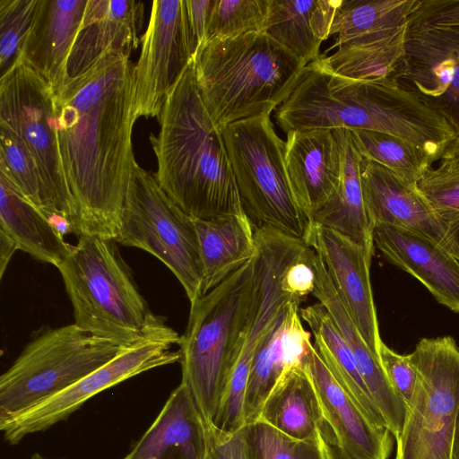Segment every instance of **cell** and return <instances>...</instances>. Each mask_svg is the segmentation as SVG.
<instances>
[{
  "mask_svg": "<svg viewBox=\"0 0 459 459\" xmlns=\"http://www.w3.org/2000/svg\"><path fill=\"white\" fill-rule=\"evenodd\" d=\"M58 146L79 235L115 240L135 163L134 65L110 51L54 93Z\"/></svg>",
  "mask_w": 459,
  "mask_h": 459,
  "instance_id": "cell-1",
  "label": "cell"
},
{
  "mask_svg": "<svg viewBox=\"0 0 459 459\" xmlns=\"http://www.w3.org/2000/svg\"><path fill=\"white\" fill-rule=\"evenodd\" d=\"M285 167L293 195L309 221L336 192L342 173L338 129L290 131L285 141Z\"/></svg>",
  "mask_w": 459,
  "mask_h": 459,
  "instance_id": "cell-17",
  "label": "cell"
},
{
  "mask_svg": "<svg viewBox=\"0 0 459 459\" xmlns=\"http://www.w3.org/2000/svg\"><path fill=\"white\" fill-rule=\"evenodd\" d=\"M333 451H334L336 459H348L343 455H342L333 446Z\"/></svg>",
  "mask_w": 459,
  "mask_h": 459,
  "instance_id": "cell-50",
  "label": "cell"
},
{
  "mask_svg": "<svg viewBox=\"0 0 459 459\" xmlns=\"http://www.w3.org/2000/svg\"><path fill=\"white\" fill-rule=\"evenodd\" d=\"M408 24L384 38L343 46L328 56H319L332 73L360 81L399 83L405 66Z\"/></svg>",
  "mask_w": 459,
  "mask_h": 459,
  "instance_id": "cell-30",
  "label": "cell"
},
{
  "mask_svg": "<svg viewBox=\"0 0 459 459\" xmlns=\"http://www.w3.org/2000/svg\"><path fill=\"white\" fill-rule=\"evenodd\" d=\"M314 382L333 446L348 459H388L393 438L341 386L312 344L304 360Z\"/></svg>",
  "mask_w": 459,
  "mask_h": 459,
  "instance_id": "cell-16",
  "label": "cell"
},
{
  "mask_svg": "<svg viewBox=\"0 0 459 459\" xmlns=\"http://www.w3.org/2000/svg\"><path fill=\"white\" fill-rule=\"evenodd\" d=\"M305 242L322 257L344 307L373 353L383 342L370 282L372 256L328 228L312 223Z\"/></svg>",
  "mask_w": 459,
  "mask_h": 459,
  "instance_id": "cell-14",
  "label": "cell"
},
{
  "mask_svg": "<svg viewBox=\"0 0 459 459\" xmlns=\"http://www.w3.org/2000/svg\"><path fill=\"white\" fill-rule=\"evenodd\" d=\"M38 0H0V68L17 59L34 17Z\"/></svg>",
  "mask_w": 459,
  "mask_h": 459,
  "instance_id": "cell-36",
  "label": "cell"
},
{
  "mask_svg": "<svg viewBox=\"0 0 459 459\" xmlns=\"http://www.w3.org/2000/svg\"><path fill=\"white\" fill-rule=\"evenodd\" d=\"M417 186L449 230L459 226L458 177L432 167Z\"/></svg>",
  "mask_w": 459,
  "mask_h": 459,
  "instance_id": "cell-37",
  "label": "cell"
},
{
  "mask_svg": "<svg viewBox=\"0 0 459 459\" xmlns=\"http://www.w3.org/2000/svg\"><path fill=\"white\" fill-rule=\"evenodd\" d=\"M257 420L294 439L324 437L333 446L314 382L303 362L284 372L266 398Z\"/></svg>",
  "mask_w": 459,
  "mask_h": 459,
  "instance_id": "cell-24",
  "label": "cell"
},
{
  "mask_svg": "<svg viewBox=\"0 0 459 459\" xmlns=\"http://www.w3.org/2000/svg\"><path fill=\"white\" fill-rule=\"evenodd\" d=\"M351 134L364 159L384 166L405 183L417 186L432 168L429 154L401 138L363 129Z\"/></svg>",
  "mask_w": 459,
  "mask_h": 459,
  "instance_id": "cell-32",
  "label": "cell"
},
{
  "mask_svg": "<svg viewBox=\"0 0 459 459\" xmlns=\"http://www.w3.org/2000/svg\"><path fill=\"white\" fill-rule=\"evenodd\" d=\"M206 294L253 259L255 230L245 213L212 220L194 219Z\"/></svg>",
  "mask_w": 459,
  "mask_h": 459,
  "instance_id": "cell-27",
  "label": "cell"
},
{
  "mask_svg": "<svg viewBox=\"0 0 459 459\" xmlns=\"http://www.w3.org/2000/svg\"><path fill=\"white\" fill-rule=\"evenodd\" d=\"M361 183L372 229L377 224H385L411 231L456 255L448 227L417 186L405 183L384 166L366 159L363 160Z\"/></svg>",
  "mask_w": 459,
  "mask_h": 459,
  "instance_id": "cell-15",
  "label": "cell"
},
{
  "mask_svg": "<svg viewBox=\"0 0 459 459\" xmlns=\"http://www.w3.org/2000/svg\"><path fill=\"white\" fill-rule=\"evenodd\" d=\"M438 169L442 170V171H445L446 173H449L451 175H454V176H456L459 178V167L458 168H449V169H446V168H440V167H437Z\"/></svg>",
  "mask_w": 459,
  "mask_h": 459,
  "instance_id": "cell-48",
  "label": "cell"
},
{
  "mask_svg": "<svg viewBox=\"0 0 459 459\" xmlns=\"http://www.w3.org/2000/svg\"><path fill=\"white\" fill-rule=\"evenodd\" d=\"M51 226L63 238L67 234H75L76 229L72 221L63 214L54 213L47 217Z\"/></svg>",
  "mask_w": 459,
  "mask_h": 459,
  "instance_id": "cell-45",
  "label": "cell"
},
{
  "mask_svg": "<svg viewBox=\"0 0 459 459\" xmlns=\"http://www.w3.org/2000/svg\"><path fill=\"white\" fill-rule=\"evenodd\" d=\"M269 0H215L207 40L264 32Z\"/></svg>",
  "mask_w": 459,
  "mask_h": 459,
  "instance_id": "cell-35",
  "label": "cell"
},
{
  "mask_svg": "<svg viewBox=\"0 0 459 459\" xmlns=\"http://www.w3.org/2000/svg\"><path fill=\"white\" fill-rule=\"evenodd\" d=\"M338 130L342 146L341 181L330 201L314 215L312 223L336 231L373 256V229L367 212L361 183L364 159L351 131Z\"/></svg>",
  "mask_w": 459,
  "mask_h": 459,
  "instance_id": "cell-26",
  "label": "cell"
},
{
  "mask_svg": "<svg viewBox=\"0 0 459 459\" xmlns=\"http://www.w3.org/2000/svg\"><path fill=\"white\" fill-rule=\"evenodd\" d=\"M0 125L26 145L35 160L56 213L67 217L79 235V210L64 171L50 84L17 57L0 78Z\"/></svg>",
  "mask_w": 459,
  "mask_h": 459,
  "instance_id": "cell-10",
  "label": "cell"
},
{
  "mask_svg": "<svg viewBox=\"0 0 459 459\" xmlns=\"http://www.w3.org/2000/svg\"><path fill=\"white\" fill-rule=\"evenodd\" d=\"M207 430L187 386L180 383L123 459H204Z\"/></svg>",
  "mask_w": 459,
  "mask_h": 459,
  "instance_id": "cell-23",
  "label": "cell"
},
{
  "mask_svg": "<svg viewBox=\"0 0 459 459\" xmlns=\"http://www.w3.org/2000/svg\"><path fill=\"white\" fill-rule=\"evenodd\" d=\"M57 269L79 328L120 347L143 336L152 312L114 240L78 237Z\"/></svg>",
  "mask_w": 459,
  "mask_h": 459,
  "instance_id": "cell-5",
  "label": "cell"
},
{
  "mask_svg": "<svg viewBox=\"0 0 459 459\" xmlns=\"http://www.w3.org/2000/svg\"><path fill=\"white\" fill-rule=\"evenodd\" d=\"M179 340L165 317L152 313L143 336L132 345L122 347L110 361L65 390L0 423L4 440L16 445L28 435L65 420L103 390L150 369L179 362V350H171Z\"/></svg>",
  "mask_w": 459,
  "mask_h": 459,
  "instance_id": "cell-11",
  "label": "cell"
},
{
  "mask_svg": "<svg viewBox=\"0 0 459 459\" xmlns=\"http://www.w3.org/2000/svg\"><path fill=\"white\" fill-rule=\"evenodd\" d=\"M19 249L16 242L0 230V277L3 278L6 266L14 252Z\"/></svg>",
  "mask_w": 459,
  "mask_h": 459,
  "instance_id": "cell-43",
  "label": "cell"
},
{
  "mask_svg": "<svg viewBox=\"0 0 459 459\" xmlns=\"http://www.w3.org/2000/svg\"><path fill=\"white\" fill-rule=\"evenodd\" d=\"M314 266L316 286L312 294L327 309L351 349L361 377L385 422L386 429L394 437H398L404 424L407 407L390 385L379 359L359 333L330 278L322 257L316 252Z\"/></svg>",
  "mask_w": 459,
  "mask_h": 459,
  "instance_id": "cell-22",
  "label": "cell"
},
{
  "mask_svg": "<svg viewBox=\"0 0 459 459\" xmlns=\"http://www.w3.org/2000/svg\"><path fill=\"white\" fill-rule=\"evenodd\" d=\"M342 0H269L264 32L306 65L316 60Z\"/></svg>",
  "mask_w": 459,
  "mask_h": 459,
  "instance_id": "cell-25",
  "label": "cell"
},
{
  "mask_svg": "<svg viewBox=\"0 0 459 459\" xmlns=\"http://www.w3.org/2000/svg\"><path fill=\"white\" fill-rule=\"evenodd\" d=\"M195 49L186 0H156L134 65V109L138 117H159Z\"/></svg>",
  "mask_w": 459,
  "mask_h": 459,
  "instance_id": "cell-12",
  "label": "cell"
},
{
  "mask_svg": "<svg viewBox=\"0 0 459 459\" xmlns=\"http://www.w3.org/2000/svg\"><path fill=\"white\" fill-rule=\"evenodd\" d=\"M459 25V0H420L409 25Z\"/></svg>",
  "mask_w": 459,
  "mask_h": 459,
  "instance_id": "cell-41",
  "label": "cell"
},
{
  "mask_svg": "<svg viewBox=\"0 0 459 459\" xmlns=\"http://www.w3.org/2000/svg\"><path fill=\"white\" fill-rule=\"evenodd\" d=\"M114 241L157 257L181 283L190 304L203 296L201 259L193 218L168 196L155 174L136 161Z\"/></svg>",
  "mask_w": 459,
  "mask_h": 459,
  "instance_id": "cell-8",
  "label": "cell"
},
{
  "mask_svg": "<svg viewBox=\"0 0 459 459\" xmlns=\"http://www.w3.org/2000/svg\"><path fill=\"white\" fill-rule=\"evenodd\" d=\"M299 313L314 336L315 349L337 382L372 422L386 429L361 377L354 356L327 309L318 302L300 308Z\"/></svg>",
  "mask_w": 459,
  "mask_h": 459,
  "instance_id": "cell-29",
  "label": "cell"
},
{
  "mask_svg": "<svg viewBox=\"0 0 459 459\" xmlns=\"http://www.w3.org/2000/svg\"><path fill=\"white\" fill-rule=\"evenodd\" d=\"M144 6L134 0H88L67 62L68 77L87 70L102 55H128L141 44Z\"/></svg>",
  "mask_w": 459,
  "mask_h": 459,
  "instance_id": "cell-21",
  "label": "cell"
},
{
  "mask_svg": "<svg viewBox=\"0 0 459 459\" xmlns=\"http://www.w3.org/2000/svg\"><path fill=\"white\" fill-rule=\"evenodd\" d=\"M399 84L442 116L459 136V25H409Z\"/></svg>",
  "mask_w": 459,
  "mask_h": 459,
  "instance_id": "cell-13",
  "label": "cell"
},
{
  "mask_svg": "<svg viewBox=\"0 0 459 459\" xmlns=\"http://www.w3.org/2000/svg\"><path fill=\"white\" fill-rule=\"evenodd\" d=\"M150 141L157 159V181L194 219L244 213L221 132L209 115L197 86L194 62L169 95Z\"/></svg>",
  "mask_w": 459,
  "mask_h": 459,
  "instance_id": "cell-2",
  "label": "cell"
},
{
  "mask_svg": "<svg viewBox=\"0 0 459 459\" xmlns=\"http://www.w3.org/2000/svg\"><path fill=\"white\" fill-rule=\"evenodd\" d=\"M0 190V230L16 242L19 249L57 267L74 246L55 230L46 215L2 172Z\"/></svg>",
  "mask_w": 459,
  "mask_h": 459,
  "instance_id": "cell-28",
  "label": "cell"
},
{
  "mask_svg": "<svg viewBox=\"0 0 459 459\" xmlns=\"http://www.w3.org/2000/svg\"><path fill=\"white\" fill-rule=\"evenodd\" d=\"M245 429L255 459H336L326 438L294 439L261 420Z\"/></svg>",
  "mask_w": 459,
  "mask_h": 459,
  "instance_id": "cell-34",
  "label": "cell"
},
{
  "mask_svg": "<svg viewBox=\"0 0 459 459\" xmlns=\"http://www.w3.org/2000/svg\"><path fill=\"white\" fill-rule=\"evenodd\" d=\"M253 283V259L191 304L178 342L181 383L212 427L240 353Z\"/></svg>",
  "mask_w": 459,
  "mask_h": 459,
  "instance_id": "cell-4",
  "label": "cell"
},
{
  "mask_svg": "<svg viewBox=\"0 0 459 459\" xmlns=\"http://www.w3.org/2000/svg\"><path fill=\"white\" fill-rule=\"evenodd\" d=\"M306 65L264 32L211 39L194 59L201 98L220 131L277 109Z\"/></svg>",
  "mask_w": 459,
  "mask_h": 459,
  "instance_id": "cell-3",
  "label": "cell"
},
{
  "mask_svg": "<svg viewBox=\"0 0 459 459\" xmlns=\"http://www.w3.org/2000/svg\"><path fill=\"white\" fill-rule=\"evenodd\" d=\"M88 0H38L18 57L51 86L53 92L68 79L67 62Z\"/></svg>",
  "mask_w": 459,
  "mask_h": 459,
  "instance_id": "cell-20",
  "label": "cell"
},
{
  "mask_svg": "<svg viewBox=\"0 0 459 459\" xmlns=\"http://www.w3.org/2000/svg\"><path fill=\"white\" fill-rule=\"evenodd\" d=\"M450 233L452 235L455 255L459 258V226L452 228Z\"/></svg>",
  "mask_w": 459,
  "mask_h": 459,
  "instance_id": "cell-47",
  "label": "cell"
},
{
  "mask_svg": "<svg viewBox=\"0 0 459 459\" xmlns=\"http://www.w3.org/2000/svg\"><path fill=\"white\" fill-rule=\"evenodd\" d=\"M420 0H342L330 34L334 47L378 39L409 23Z\"/></svg>",
  "mask_w": 459,
  "mask_h": 459,
  "instance_id": "cell-31",
  "label": "cell"
},
{
  "mask_svg": "<svg viewBox=\"0 0 459 459\" xmlns=\"http://www.w3.org/2000/svg\"><path fill=\"white\" fill-rule=\"evenodd\" d=\"M270 115L236 121L221 132L243 212L254 230L272 229L305 241L312 222L293 195L285 142L276 134Z\"/></svg>",
  "mask_w": 459,
  "mask_h": 459,
  "instance_id": "cell-6",
  "label": "cell"
},
{
  "mask_svg": "<svg viewBox=\"0 0 459 459\" xmlns=\"http://www.w3.org/2000/svg\"><path fill=\"white\" fill-rule=\"evenodd\" d=\"M301 301H289L255 350L245 394L246 426L255 422L269 394L284 372L301 364L311 345V333L304 328Z\"/></svg>",
  "mask_w": 459,
  "mask_h": 459,
  "instance_id": "cell-19",
  "label": "cell"
},
{
  "mask_svg": "<svg viewBox=\"0 0 459 459\" xmlns=\"http://www.w3.org/2000/svg\"><path fill=\"white\" fill-rule=\"evenodd\" d=\"M451 459H459V411L455 421Z\"/></svg>",
  "mask_w": 459,
  "mask_h": 459,
  "instance_id": "cell-46",
  "label": "cell"
},
{
  "mask_svg": "<svg viewBox=\"0 0 459 459\" xmlns=\"http://www.w3.org/2000/svg\"><path fill=\"white\" fill-rule=\"evenodd\" d=\"M378 357L390 385L408 410L412 402L418 380L417 371L410 354H399L383 342Z\"/></svg>",
  "mask_w": 459,
  "mask_h": 459,
  "instance_id": "cell-38",
  "label": "cell"
},
{
  "mask_svg": "<svg viewBox=\"0 0 459 459\" xmlns=\"http://www.w3.org/2000/svg\"><path fill=\"white\" fill-rule=\"evenodd\" d=\"M438 167L458 168L459 167V136H457L445 150L440 158Z\"/></svg>",
  "mask_w": 459,
  "mask_h": 459,
  "instance_id": "cell-44",
  "label": "cell"
},
{
  "mask_svg": "<svg viewBox=\"0 0 459 459\" xmlns=\"http://www.w3.org/2000/svg\"><path fill=\"white\" fill-rule=\"evenodd\" d=\"M418 380L395 459H451L459 411V347L451 336L422 338L410 353Z\"/></svg>",
  "mask_w": 459,
  "mask_h": 459,
  "instance_id": "cell-9",
  "label": "cell"
},
{
  "mask_svg": "<svg viewBox=\"0 0 459 459\" xmlns=\"http://www.w3.org/2000/svg\"><path fill=\"white\" fill-rule=\"evenodd\" d=\"M0 172L46 217L56 213L35 160L24 143L4 125H0Z\"/></svg>",
  "mask_w": 459,
  "mask_h": 459,
  "instance_id": "cell-33",
  "label": "cell"
},
{
  "mask_svg": "<svg viewBox=\"0 0 459 459\" xmlns=\"http://www.w3.org/2000/svg\"><path fill=\"white\" fill-rule=\"evenodd\" d=\"M316 251L308 245L290 264L283 276V287L294 299L303 301L316 286L314 257Z\"/></svg>",
  "mask_w": 459,
  "mask_h": 459,
  "instance_id": "cell-39",
  "label": "cell"
},
{
  "mask_svg": "<svg viewBox=\"0 0 459 459\" xmlns=\"http://www.w3.org/2000/svg\"><path fill=\"white\" fill-rule=\"evenodd\" d=\"M121 348L74 323L41 328L0 377V423L65 390Z\"/></svg>",
  "mask_w": 459,
  "mask_h": 459,
  "instance_id": "cell-7",
  "label": "cell"
},
{
  "mask_svg": "<svg viewBox=\"0 0 459 459\" xmlns=\"http://www.w3.org/2000/svg\"><path fill=\"white\" fill-rule=\"evenodd\" d=\"M374 246L419 280L437 302L459 312V258L437 243L385 224L373 226Z\"/></svg>",
  "mask_w": 459,
  "mask_h": 459,
  "instance_id": "cell-18",
  "label": "cell"
},
{
  "mask_svg": "<svg viewBox=\"0 0 459 459\" xmlns=\"http://www.w3.org/2000/svg\"><path fill=\"white\" fill-rule=\"evenodd\" d=\"M215 0H186L195 56L207 41L208 28Z\"/></svg>",
  "mask_w": 459,
  "mask_h": 459,
  "instance_id": "cell-42",
  "label": "cell"
},
{
  "mask_svg": "<svg viewBox=\"0 0 459 459\" xmlns=\"http://www.w3.org/2000/svg\"><path fill=\"white\" fill-rule=\"evenodd\" d=\"M207 450L204 459H255L245 427L232 434H224L206 427Z\"/></svg>",
  "mask_w": 459,
  "mask_h": 459,
  "instance_id": "cell-40",
  "label": "cell"
},
{
  "mask_svg": "<svg viewBox=\"0 0 459 459\" xmlns=\"http://www.w3.org/2000/svg\"><path fill=\"white\" fill-rule=\"evenodd\" d=\"M30 459H53V458H48V457H46L39 453H35L30 456ZM59 459H65V458H59Z\"/></svg>",
  "mask_w": 459,
  "mask_h": 459,
  "instance_id": "cell-49",
  "label": "cell"
}]
</instances>
